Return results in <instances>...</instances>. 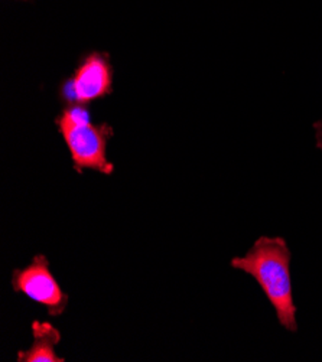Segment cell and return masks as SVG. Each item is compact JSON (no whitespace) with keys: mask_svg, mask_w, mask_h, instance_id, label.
I'll use <instances>...</instances> for the list:
<instances>
[{"mask_svg":"<svg viewBox=\"0 0 322 362\" xmlns=\"http://www.w3.org/2000/svg\"><path fill=\"white\" fill-rule=\"evenodd\" d=\"M291 250L282 237H260L243 257L231 259L233 269L255 277L286 331L297 332V306L291 281Z\"/></svg>","mask_w":322,"mask_h":362,"instance_id":"1","label":"cell"},{"mask_svg":"<svg viewBox=\"0 0 322 362\" xmlns=\"http://www.w3.org/2000/svg\"><path fill=\"white\" fill-rule=\"evenodd\" d=\"M57 124L73 158L74 169L79 173L84 169H93L103 175L115 172L113 163L105 158L109 127L91 124L90 116L83 107L67 108L57 119Z\"/></svg>","mask_w":322,"mask_h":362,"instance_id":"2","label":"cell"},{"mask_svg":"<svg viewBox=\"0 0 322 362\" xmlns=\"http://www.w3.org/2000/svg\"><path fill=\"white\" fill-rule=\"evenodd\" d=\"M11 281L16 293L45 306L51 316H61L68 308V295L51 273L50 262L44 255L35 256L26 267L13 270Z\"/></svg>","mask_w":322,"mask_h":362,"instance_id":"3","label":"cell"},{"mask_svg":"<svg viewBox=\"0 0 322 362\" xmlns=\"http://www.w3.org/2000/svg\"><path fill=\"white\" fill-rule=\"evenodd\" d=\"M112 66L101 54L88 55L76 69L74 77L62 88L65 100L77 105L101 98L112 91Z\"/></svg>","mask_w":322,"mask_h":362,"instance_id":"4","label":"cell"},{"mask_svg":"<svg viewBox=\"0 0 322 362\" xmlns=\"http://www.w3.org/2000/svg\"><path fill=\"white\" fill-rule=\"evenodd\" d=\"M33 342L28 351L18 352L19 362H65L58 356L55 346L61 341L59 331L50 322L33 320L30 325Z\"/></svg>","mask_w":322,"mask_h":362,"instance_id":"5","label":"cell"},{"mask_svg":"<svg viewBox=\"0 0 322 362\" xmlns=\"http://www.w3.org/2000/svg\"><path fill=\"white\" fill-rule=\"evenodd\" d=\"M315 134H316V148L322 151V119L314 124Z\"/></svg>","mask_w":322,"mask_h":362,"instance_id":"6","label":"cell"}]
</instances>
